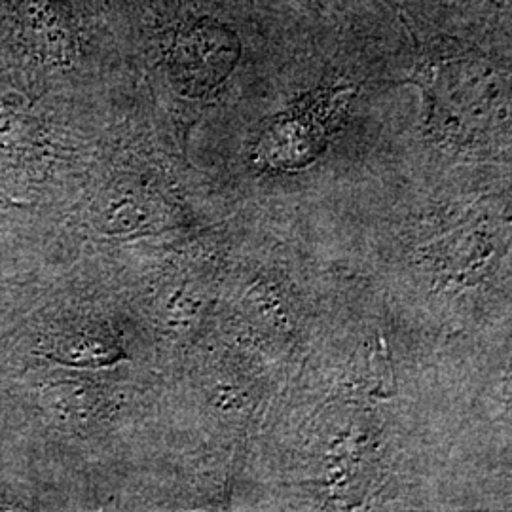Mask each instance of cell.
Listing matches in <instances>:
<instances>
[{
    "mask_svg": "<svg viewBox=\"0 0 512 512\" xmlns=\"http://www.w3.org/2000/svg\"><path fill=\"white\" fill-rule=\"evenodd\" d=\"M342 105L340 90L327 93L321 99L313 101L304 112L291 114L289 118L275 124L266 135L264 154L277 162H306L323 145L325 126L330 114Z\"/></svg>",
    "mask_w": 512,
    "mask_h": 512,
    "instance_id": "cell-1",
    "label": "cell"
},
{
    "mask_svg": "<svg viewBox=\"0 0 512 512\" xmlns=\"http://www.w3.org/2000/svg\"><path fill=\"white\" fill-rule=\"evenodd\" d=\"M238 55L234 33L215 23L190 29L179 44L184 73L200 88H215L234 69Z\"/></svg>",
    "mask_w": 512,
    "mask_h": 512,
    "instance_id": "cell-2",
    "label": "cell"
},
{
    "mask_svg": "<svg viewBox=\"0 0 512 512\" xmlns=\"http://www.w3.org/2000/svg\"><path fill=\"white\" fill-rule=\"evenodd\" d=\"M110 353L112 348L99 336L90 332H71L59 336L46 355L61 365L95 366L109 363Z\"/></svg>",
    "mask_w": 512,
    "mask_h": 512,
    "instance_id": "cell-3",
    "label": "cell"
}]
</instances>
